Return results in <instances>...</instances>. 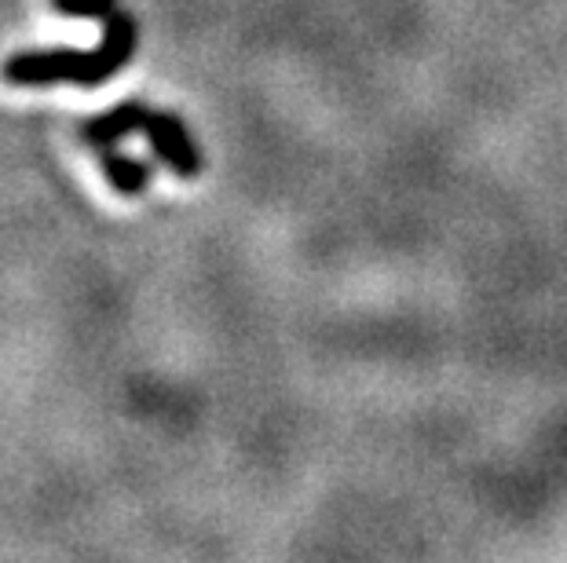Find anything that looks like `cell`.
I'll return each mask as SVG.
<instances>
[{
	"instance_id": "obj_1",
	"label": "cell",
	"mask_w": 567,
	"mask_h": 563,
	"mask_svg": "<svg viewBox=\"0 0 567 563\" xmlns=\"http://www.w3.org/2000/svg\"><path fill=\"white\" fill-rule=\"evenodd\" d=\"M136 55V22L122 8L103 19V41L92 52L78 48H52V52H19L4 63V81L16 88H44V85H81L95 88L117 77Z\"/></svg>"
},
{
	"instance_id": "obj_2",
	"label": "cell",
	"mask_w": 567,
	"mask_h": 563,
	"mask_svg": "<svg viewBox=\"0 0 567 563\" xmlns=\"http://www.w3.org/2000/svg\"><path fill=\"white\" fill-rule=\"evenodd\" d=\"M143 136H147L151 150L158 154V161H165L168 169H173L179 179H195V176L205 169L198 143L190 139L187 125L179 122L176 114H158V111H151V114H147V122H143Z\"/></svg>"
},
{
	"instance_id": "obj_4",
	"label": "cell",
	"mask_w": 567,
	"mask_h": 563,
	"mask_svg": "<svg viewBox=\"0 0 567 563\" xmlns=\"http://www.w3.org/2000/svg\"><path fill=\"white\" fill-rule=\"evenodd\" d=\"M95 158H100V169L106 176V184H111V190H117V195L125 198H140L143 190L151 187V165L140 161V158H128V154L106 147V150H95Z\"/></svg>"
},
{
	"instance_id": "obj_3",
	"label": "cell",
	"mask_w": 567,
	"mask_h": 563,
	"mask_svg": "<svg viewBox=\"0 0 567 563\" xmlns=\"http://www.w3.org/2000/svg\"><path fill=\"white\" fill-rule=\"evenodd\" d=\"M151 106H143L140 100H125L111 106V111L89 117V122H81L78 136L89 150H106V147H117L125 136L132 132H143V122H147Z\"/></svg>"
},
{
	"instance_id": "obj_5",
	"label": "cell",
	"mask_w": 567,
	"mask_h": 563,
	"mask_svg": "<svg viewBox=\"0 0 567 563\" xmlns=\"http://www.w3.org/2000/svg\"><path fill=\"white\" fill-rule=\"evenodd\" d=\"M59 15L70 19H111L117 11V0H52Z\"/></svg>"
}]
</instances>
